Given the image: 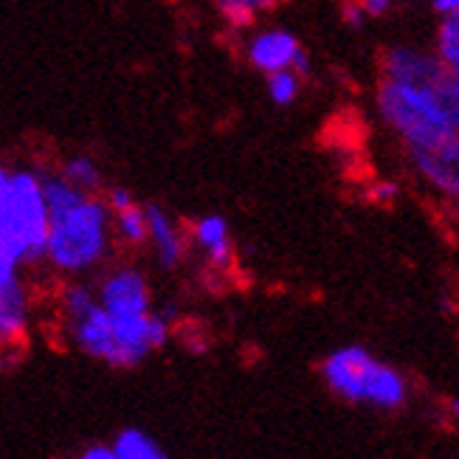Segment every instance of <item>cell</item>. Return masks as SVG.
<instances>
[{
    "label": "cell",
    "mask_w": 459,
    "mask_h": 459,
    "mask_svg": "<svg viewBox=\"0 0 459 459\" xmlns=\"http://www.w3.org/2000/svg\"><path fill=\"white\" fill-rule=\"evenodd\" d=\"M456 71L440 68L417 82H389L381 88V113L406 138L414 167L448 197L459 192V91Z\"/></svg>",
    "instance_id": "cell-1"
},
{
    "label": "cell",
    "mask_w": 459,
    "mask_h": 459,
    "mask_svg": "<svg viewBox=\"0 0 459 459\" xmlns=\"http://www.w3.org/2000/svg\"><path fill=\"white\" fill-rule=\"evenodd\" d=\"M48 209L46 259L63 273L93 271L110 251V209L56 175L39 178Z\"/></svg>",
    "instance_id": "cell-2"
},
{
    "label": "cell",
    "mask_w": 459,
    "mask_h": 459,
    "mask_svg": "<svg viewBox=\"0 0 459 459\" xmlns=\"http://www.w3.org/2000/svg\"><path fill=\"white\" fill-rule=\"evenodd\" d=\"M48 209L34 172H12L0 186V288L20 279V268L46 254Z\"/></svg>",
    "instance_id": "cell-3"
},
{
    "label": "cell",
    "mask_w": 459,
    "mask_h": 459,
    "mask_svg": "<svg viewBox=\"0 0 459 459\" xmlns=\"http://www.w3.org/2000/svg\"><path fill=\"white\" fill-rule=\"evenodd\" d=\"M322 377L327 389L355 406L377 411H397L409 403L406 375L375 358L367 347H342L325 358Z\"/></svg>",
    "instance_id": "cell-4"
},
{
    "label": "cell",
    "mask_w": 459,
    "mask_h": 459,
    "mask_svg": "<svg viewBox=\"0 0 459 459\" xmlns=\"http://www.w3.org/2000/svg\"><path fill=\"white\" fill-rule=\"evenodd\" d=\"M96 302L110 318H125V316H142L152 310L150 285L142 271L135 268H116L108 273L96 293Z\"/></svg>",
    "instance_id": "cell-5"
},
{
    "label": "cell",
    "mask_w": 459,
    "mask_h": 459,
    "mask_svg": "<svg viewBox=\"0 0 459 459\" xmlns=\"http://www.w3.org/2000/svg\"><path fill=\"white\" fill-rule=\"evenodd\" d=\"M68 330H71V342L79 352H85L102 364H113V327H110V316L93 302L88 310L79 316L65 318Z\"/></svg>",
    "instance_id": "cell-6"
},
{
    "label": "cell",
    "mask_w": 459,
    "mask_h": 459,
    "mask_svg": "<svg viewBox=\"0 0 459 459\" xmlns=\"http://www.w3.org/2000/svg\"><path fill=\"white\" fill-rule=\"evenodd\" d=\"M31 322V302L23 279L0 288V350H12L26 338Z\"/></svg>",
    "instance_id": "cell-7"
},
{
    "label": "cell",
    "mask_w": 459,
    "mask_h": 459,
    "mask_svg": "<svg viewBox=\"0 0 459 459\" xmlns=\"http://www.w3.org/2000/svg\"><path fill=\"white\" fill-rule=\"evenodd\" d=\"M147 214V239L155 248V256L161 268H178L184 263V237L172 223V217L161 206H144Z\"/></svg>",
    "instance_id": "cell-8"
},
{
    "label": "cell",
    "mask_w": 459,
    "mask_h": 459,
    "mask_svg": "<svg viewBox=\"0 0 459 459\" xmlns=\"http://www.w3.org/2000/svg\"><path fill=\"white\" fill-rule=\"evenodd\" d=\"M302 46L296 43V37L288 31H265L254 37V43L248 46V59L265 74L288 71L293 68V59L299 56Z\"/></svg>",
    "instance_id": "cell-9"
},
{
    "label": "cell",
    "mask_w": 459,
    "mask_h": 459,
    "mask_svg": "<svg viewBox=\"0 0 459 459\" xmlns=\"http://www.w3.org/2000/svg\"><path fill=\"white\" fill-rule=\"evenodd\" d=\"M195 239L209 256L214 268H229L231 265V231L229 223L221 214H209L195 226Z\"/></svg>",
    "instance_id": "cell-10"
},
{
    "label": "cell",
    "mask_w": 459,
    "mask_h": 459,
    "mask_svg": "<svg viewBox=\"0 0 459 459\" xmlns=\"http://www.w3.org/2000/svg\"><path fill=\"white\" fill-rule=\"evenodd\" d=\"M110 448L118 459H167V451L158 446L155 437H150L142 429L118 431Z\"/></svg>",
    "instance_id": "cell-11"
},
{
    "label": "cell",
    "mask_w": 459,
    "mask_h": 459,
    "mask_svg": "<svg viewBox=\"0 0 459 459\" xmlns=\"http://www.w3.org/2000/svg\"><path fill=\"white\" fill-rule=\"evenodd\" d=\"M116 214V229L122 234V239L133 246H142L147 243V214H144V206H138L135 201L125 209L113 212Z\"/></svg>",
    "instance_id": "cell-12"
},
{
    "label": "cell",
    "mask_w": 459,
    "mask_h": 459,
    "mask_svg": "<svg viewBox=\"0 0 459 459\" xmlns=\"http://www.w3.org/2000/svg\"><path fill=\"white\" fill-rule=\"evenodd\" d=\"M59 178L68 181L71 186L82 189V192H91V189H96L99 184H102V172H99V167L91 161V158H85V155L71 158Z\"/></svg>",
    "instance_id": "cell-13"
},
{
    "label": "cell",
    "mask_w": 459,
    "mask_h": 459,
    "mask_svg": "<svg viewBox=\"0 0 459 459\" xmlns=\"http://www.w3.org/2000/svg\"><path fill=\"white\" fill-rule=\"evenodd\" d=\"M271 6H276V0H217V9L231 26H248L259 12Z\"/></svg>",
    "instance_id": "cell-14"
},
{
    "label": "cell",
    "mask_w": 459,
    "mask_h": 459,
    "mask_svg": "<svg viewBox=\"0 0 459 459\" xmlns=\"http://www.w3.org/2000/svg\"><path fill=\"white\" fill-rule=\"evenodd\" d=\"M440 59L446 68L456 71V63H459V17L456 14H448L440 26Z\"/></svg>",
    "instance_id": "cell-15"
},
{
    "label": "cell",
    "mask_w": 459,
    "mask_h": 459,
    "mask_svg": "<svg viewBox=\"0 0 459 459\" xmlns=\"http://www.w3.org/2000/svg\"><path fill=\"white\" fill-rule=\"evenodd\" d=\"M268 93L276 105H290L299 93V79L293 71H276L268 74Z\"/></svg>",
    "instance_id": "cell-16"
},
{
    "label": "cell",
    "mask_w": 459,
    "mask_h": 459,
    "mask_svg": "<svg viewBox=\"0 0 459 459\" xmlns=\"http://www.w3.org/2000/svg\"><path fill=\"white\" fill-rule=\"evenodd\" d=\"M389 4L392 0H358V6H361V12H367V14H384L386 9H389Z\"/></svg>",
    "instance_id": "cell-17"
},
{
    "label": "cell",
    "mask_w": 459,
    "mask_h": 459,
    "mask_svg": "<svg viewBox=\"0 0 459 459\" xmlns=\"http://www.w3.org/2000/svg\"><path fill=\"white\" fill-rule=\"evenodd\" d=\"M79 459H118V456L113 454L110 446H91V448H85V454Z\"/></svg>",
    "instance_id": "cell-18"
},
{
    "label": "cell",
    "mask_w": 459,
    "mask_h": 459,
    "mask_svg": "<svg viewBox=\"0 0 459 459\" xmlns=\"http://www.w3.org/2000/svg\"><path fill=\"white\" fill-rule=\"evenodd\" d=\"M397 197V186L394 184H381L375 189V201H381V204H386V201H394Z\"/></svg>",
    "instance_id": "cell-19"
},
{
    "label": "cell",
    "mask_w": 459,
    "mask_h": 459,
    "mask_svg": "<svg viewBox=\"0 0 459 459\" xmlns=\"http://www.w3.org/2000/svg\"><path fill=\"white\" fill-rule=\"evenodd\" d=\"M434 9L440 12L443 17H448V14H456V9H459V0H434Z\"/></svg>",
    "instance_id": "cell-20"
},
{
    "label": "cell",
    "mask_w": 459,
    "mask_h": 459,
    "mask_svg": "<svg viewBox=\"0 0 459 459\" xmlns=\"http://www.w3.org/2000/svg\"><path fill=\"white\" fill-rule=\"evenodd\" d=\"M344 17H347V23L350 26H361V17H364V12H361V6H344Z\"/></svg>",
    "instance_id": "cell-21"
},
{
    "label": "cell",
    "mask_w": 459,
    "mask_h": 459,
    "mask_svg": "<svg viewBox=\"0 0 459 459\" xmlns=\"http://www.w3.org/2000/svg\"><path fill=\"white\" fill-rule=\"evenodd\" d=\"M9 175H12V172H9L6 167H0V186H4V184L9 181Z\"/></svg>",
    "instance_id": "cell-22"
}]
</instances>
